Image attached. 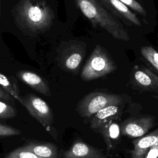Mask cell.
Returning a JSON list of instances; mask_svg holds the SVG:
<instances>
[{"instance_id": "6da1fadb", "label": "cell", "mask_w": 158, "mask_h": 158, "mask_svg": "<svg viewBox=\"0 0 158 158\" xmlns=\"http://www.w3.org/2000/svg\"><path fill=\"white\" fill-rule=\"evenodd\" d=\"M11 12L18 29L31 37L48 31L55 18L53 10L45 0H18Z\"/></svg>"}, {"instance_id": "7a4b0ae2", "label": "cell", "mask_w": 158, "mask_h": 158, "mask_svg": "<svg viewBox=\"0 0 158 158\" xmlns=\"http://www.w3.org/2000/svg\"><path fill=\"white\" fill-rule=\"evenodd\" d=\"M82 14L94 27L106 30L113 38L123 41L130 40V35L118 19L113 16L98 0H74Z\"/></svg>"}, {"instance_id": "3957f363", "label": "cell", "mask_w": 158, "mask_h": 158, "mask_svg": "<svg viewBox=\"0 0 158 158\" xmlns=\"http://www.w3.org/2000/svg\"><path fill=\"white\" fill-rule=\"evenodd\" d=\"M117 69L108 51L101 45L97 44L85 64L80 78L85 81L96 80L113 73Z\"/></svg>"}, {"instance_id": "277c9868", "label": "cell", "mask_w": 158, "mask_h": 158, "mask_svg": "<svg viewBox=\"0 0 158 158\" xmlns=\"http://www.w3.org/2000/svg\"><path fill=\"white\" fill-rule=\"evenodd\" d=\"M86 52L84 41L70 40L62 41L57 50L56 62L62 70L77 74Z\"/></svg>"}, {"instance_id": "5b68a950", "label": "cell", "mask_w": 158, "mask_h": 158, "mask_svg": "<svg viewBox=\"0 0 158 158\" xmlns=\"http://www.w3.org/2000/svg\"><path fill=\"white\" fill-rule=\"evenodd\" d=\"M21 104L54 139L57 138V132L54 125V114L49 105L41 98L33 93L22 97Z\"/></svg>"}, {"instance_id": "8992f818", "label": "cell", "mask_w": 158, "mask_h": 158, "mask_svg": "<svg viewBox=\"0 0 158 158\" xmlns=\"http://www.w3.org/2000/svg\"><path fill=\"white\" fill-rule=\"evenodd\" d=\"M122 103L123 98L120 95L94 91L87 94L80 99L76 110L80 117L88 118L107 106L121 105Z\"/></svg>"}, {"instance_id": "52a82bcc", "label": "cell", "mask_w": 158, "mask_h": 158, "mask_svg": "<svg viewBox=\"0 0 158 158\" xmlns=\"http://www.w3.org/2000/svg\"><path fill=\"white\" fill-rule=\"evenodd\" d=\"M129 81L135 89L158 93V76L144 66L135 65L131 69Z\"/></svg>"}, {"instance_id": "ba28073f", "label": "cell", "mask_w": 158, "mask_h": 158, "mask_svg": "<svg viewBox=\"0 0 158 158\" xmlns=\"http://www.w3.org/2000/svg\"><path fill=\"white\" fill-rule=\"evenodd\" d=\"M99 1L127 25L141 26V23L136 15L119 0H99Z\"/></svg>"}, {"instance_id": "9c48e42d", "label": "cell", "mask_w": 158, "mask_h": 158, "mask_svg": "<svg viewBox=\"0 0 158 158\" xmlns=\"http://www.w3.org/2000/svg\"><path fill=\"white\" fill-rule=\"evenodd\" d=\"M17 77L36 91L48 97L51 96L48 82L39 75L28 70H19Z\"/></svg>"}, {"instance_id": "30bf717a", "label": "cell", "mask_w": 158, "mask_h": 158, "mask_svg": "<svg viewBox=\"0 0 158 158\" xmlns=\"http://www.w3.org/2000/svg\"><path fill=\"white\" fill-rule=\"evenodd\" d=\"M102 153L96 148L82 141L75 142L63 154V158H101Z\"/></svg>"}, {"instance_id": "8fae6325", "label": "cell", "mask_w": 158, "mask_h": 158, "mask_svg": "<svg viewBox=\"0 0 158 158\" xmlns=\"http://www.w3.org/2000/svg\"><path fill=\"white\" fill-rule=\"evenodd\" d=\"M152 125V118L143 117L126 123L123 128V133L131 137H140L145 135Z\"/></svg>"}, {"instance_id": "7c38bea8", "label": "cell", "mask_w": 158, "mask_h": 158, "mask_svg": "<svg viewBox=\"0 0 158 158\" xmlns=\"http://www.w3.org/2000/svg\"><path fill=\"white\" fill-rule=\"evenodd\" d=\"M23 147L41 158H58L57 147L52 143L33 141Z\"/></svg>"}, {"instance_id": "4fadbf2b", "label": "cell", "mask_w": 158, "mask_h": 158, "mask_svg": "<svg viewBox=\"0 0 158 158\" xmlns=\"http://www.w3.org/2000/svg\"><path fill=\"white\" fill-rule=\"evenodd\" d=\"M120 105H110L101 109L93 115L90 121V127L93 130H99L106 122L120 113Z\"/></svg>"}, {"instance_id": "5bb4252c", "label": "cell", "mask_w": 158, "mask_h": 158, "mask_svg": "<svg viewBox=\"0 0 158 158\" xmlns=\"http://www.w3.org/2000/svg\"><path fill=\"white\" fill-rule=\"evenodd\" d=\"M158 140V130L134 142V148L131 151L132 158H144L147 151Z\"/></svg>"}, {"instance_id": "9a60e30c", "label": "cell", "mask_w": 158, "mask_h": 158, "mask_svg": "<svg viewBox=\"0 0 158 158\" xmlns=\"http://www.w3.org/2000/svg\"><path fill=\"white\" fill-rule=\"evenodd\" d=\"M0 86L21 104L22 97L20 95L18 85L13 78L0 73Z\"/></svg>"}, {"instance_id": "2e32d148", "label": "cell", "mask_w": 158, "mask_h": 158, "mask_svg": "<svg viewBox=\"0 0 158 158\" xmlns=\"http://www.w3.org/2000/svg\"><path fill=\"white\" fill-rule=\"evenodd\" d=\"M102 135L107 143L110 140L117 139L120 136V127L115 122H110L107 124H104L100 128Z\"/></svg>"}, {"instance_id": "e0dca14e", "label": "cell", "mask_w": 158, "mask_h": 158, "mask_svg": "<svg viewBox=\"0 0 158 158\" xmlns=\"http://www.w3.org/2000/svg\"><path fill=\"white\" fill-rule=\"evenodd\" d=\"M141 54L144 59L158 72V51L151 46L141 48Z\"/></svg>"}, {"instance_id": "ac0fdd59", "label": "cell", "mask_w": 158, "mask_h": 158, "mask_svg": "<svg viewBox=\"0 0 158 158\" xmlns=\"http://www.w3.org/2000/svg\"><path fill=\"white\" fill-rule=\"evenodd\" d=\"M5 158H41L31 151L26 149L23 146L18 148L6 155Z\"/></svg>"}, {"instance_id": "d6986e66", "label": "cell", "mask_w": 158, "mask_h": 158, "mask_svg": "<svg viewBox=\"0 0 158 158\" xmlns=\"http://www.w3.org/2000/svg\"><path fill=\"white\" fill-rule=\"evenodd\" d=\"M17 115L15 109L9 104L0 100V118H10Z\"/></svg>"}, {"instance_id": "ffe728a7", "label": "cell", "mask_w": 158, "mask_h": 158, "mask_svg": "<svg viewBox=\"0 0 158 158\" xmlns=\"http://www.w3.org/2000/svg\"><path fill=\"white\" fill-rule=\"evenodd\" d=\"M129 8L132 9L136 12L142 15L143 17H146L147 13L144 7L136 0H119Z\"/></svg>"}, {"instance_id": "44dd1931", "label": "cell", "mask_w": 158, "mask_h": 158, "mask_svg": "<svg viewBox=\"0 0 158 158\" xmlns=\"http://www.w3.org/2000/svg\"><path fill=\"white\" fill-rule=\"evenodd\" d=\"M21 133V131L15 127L0 123V136H15Z\"/></svg>"}, {"instance_id": "7402d4cb", "label": "cell", "mask_w": 158, "mask_h": 158, "mask_svg": "<svg viewBox=\"0 0 158 158\" xmlns=\"http://www.w3.org/2000/svg\"><path fill=\"white\" fill-rule=\"evenodd\" d=\"M158 157V140L149 149L144 158H157Z\"/></svg>"}, {"instance_id": "603a6c76", "label": "cell", "mask_w": 158, "mask_h": 158, "mask_svg": "<svg viewBox=\"0 0 158 158\" xmlns=\"http://www.w3.org/2000/svg\"><path fill=\"white\" fill-rule=\"evenodd\" d=\"M0 99L8 101H12L11 96L9 94H8L6 91H4L1 86H0Z\"/></svg>"}, {"instance_id": "cb8c5ba5", "label": "cell", "mask_w": 158, "mask_h": 158, "mask_svg": "<svg viewBox=\"0 0 158 158\" xmlns=\"http://www.w3.org/2000/svg\"><path fill=\"white\" fill-rule=\"evenodd\" d=\"M0 22H1V10H0Z\"/></svg>"}]
</instances>
